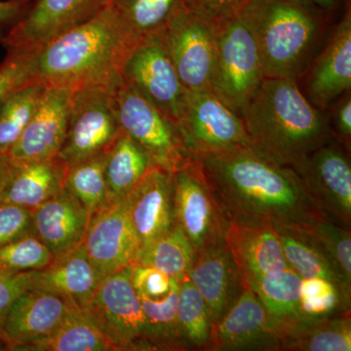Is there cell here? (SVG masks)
<instances>
[{
	"label": "cell",
	"mask_w": 351,
	"mask_h": 351,
	"mask_svg": "<svg viewBox=\"0 0 351 351\" xmlns=\"http://www.w3.org/2000/svg\"><path fill=\"white\" fill-rule=\"evenodd\" d=\"M196 159L232 223L276 228L330 219L311 199L292 167L271 160L250 145Z\"/></svg>",
	"instance_id": "obj_1"
},
{
	"label": "cell",
	"mask_w": 351,
	"mask_h": 351,
	"mask_svg": "<svg viewBox=\"0 0 351 351\" xmlns=\"http://www.w3.org/2000/svg\"><path fill=\"white\" fill-rule=\"evenodd\" d=\"M138 43L112 5L36 50L34 82L47 87L112 91Z\"/></svg>",
	"instance_id": "obj_2"
},
{
	"label": "cell",
	"mask_w": 351,
	"mask_h": 351,
	"mask_svg": "<svg viewBox=\"0 0 351 351\" xmlns=\"http://www.w3.org/2000/svg\"><path fill=\"white\" fill-rule=\"evenodd\" d=\"M240 117L250 147L289 167L334 138L327 113L292 78H265Z\"/></svg>",
	"instance_id": "obj_3"
},
{
	"label": "cell",
	"mask_w": 351,
	"mask_h": 351,
	"mask_svg": "<svg viewBox=\"0 0 351 351\" xmlns=\"http://www.w3.org/2000/svg\"><path fill=\"white\" fill-rule=\"evenodd\" d=\"M302 0H252L242 15L257 43L265 78L297 80L317 43L322 20Z\"/></svg>",
	"instance_id": "obj_4"
},
{
	"label": "cell",
	"mask_w": 351,
	"mask_h": 351,
	"mask_svg": "<svg viewBox=\"0 0 351 351\" xmlns=\"http://www.w3.org/2000/svg\"><path fill=\"white\" fill-rule=\"evenodd\" d=\"M265 78L255 36L242 13L217 24L212 91L240 114Z\"/></svg>",
	"instance_id": "obj_5"
},
{
	"label": "cell",
	"mask_w": 351,
	"mask_h": 351,
	"mask_svg": "<svg viewBox=\"0 0 351 351\" xmlns=\"http://www.w3.org/2000/svg\"><path fill=\"white\" fill-rule=\"evenodd\" d=\"M131 276L129 265L101 278L85 311L117 351L152 350L142 304Z\"/></svg>",
	"instance_id": "obj_6"
},
{
	"label": "cell",
	"mask_w": 351,
	"mask_h": 351,
	"mask_svg": "<svg viewBox=\"0 0 351 351\" xmlns=\"http://www.w3.org/2000/svg\"><path fill=\"white\" fill-rule=\"evenodd\" d=\"M176 125L186 156L193 158L250 145L239 113L212 90L189 93Z\"/></svg>",
	"instance_id": "obj_7"
},
{
	"label": "cell",
	"mask_w": 351,
	"mask_h": 351,
	"mask_svg": "<svg viewBox=\"0 0 351 351\" xmlns=\"http://www.w3.org/2000/svg\"><path fill=\"white\" fill-rule=\"evenodd\" d=\"M175 225L196 252L225 239L228 221L198 159L186 157L173 171Z\"/></svg>",
	"instance_id": "obj_8"
},
{
	"label": "cell",
	"mask_w": 351,
	"mask_h": 351,
	"mask_svg": "<svg viewBox=\"0 0 351 351\" xmlns=\"http://www.w3.org/2000/svg\"><path fill=\"white\" fill-rule=\"evenodd\" d=\"M121 133L110 91L100 88L75 90L66 138L58 156L66 165H75L110 151Z\"/></svg>",
	"instance_id": "obj_9"
},
{
	"label": "cell",
	"mask_w": 351,
	"mask_h": 351,
	"mask_svg": "<svg viewBox=\"0 0 351 351\" xmlns=\"http://www.w3.org/2000/svg\"><path fill=\"white\" fill-rule=\"evenodd\" d=\"M110 95L122 131L149 154L156 165L174 171L189 157L175 122L132 89L123 78Z\"/></svg>",
	"instance_id": "obj_10"
},
{
	"label": "cell",
	"mask_w": 351,
	"mask_h": 351,
	"mask_svg": "<svg viewBox=\"0 0 351 351\" xmlns=\"http://www.w3.org/2000/svg\"><path fill=\"white\" fill-rule=\"evenodd\" d=\"M123 82L166 117L177 123L188 99L171 61L163 36L138 43L127 58Z\"/></svg>",
	"instance_id": "obj_11"
},
{
	"label": "cell",
	"mask_w": 351,
	"mask_h": 351,
	"mask_svg": "<svg viewBox=\"0 0 351 351\" xmlns=\"http://www.w3.org/2000/svg\"><path fill=\"white\" fill-rule=\"evenodd\" d=\"M348 154L332 138L293 169L321 211L335 223L350 228L351 166Z\"/></svg>",
	"instance_id": "obj_12"
},
{
	"label": "cell",
	"mask_w": 351,
	"mask_h": 351,
	"mask_svg": "<svg viewBox=\"0 0 351 351\" xmlns=\"http://www.w3.org/2000/svg\"><path fill=\"white\" fill-rule=\"evenodd\" d=\"M217 24L188 10L163 34L171 61L189 93L212 90L216 58Z\"/></svg>",
	"instance_id": "obj_13"
},
{
	"label": "cell",
	"mask_w": 351,
	"mask_h": 351,
	"mask_svg": "<svg viewBox=\"0 0 351 351\" xmlns=\"http://www.w3.org/2000/svg\"><path fill=\"white\" fill-rule=\"evenodd\" d=\"M112 0H36L3 39L7 49L36 51L53 38L87 22Z\"/></svg>",
	"instance_id": "obj_14"
},
{
	"label": "cell",
	"mask_w": 351,
	"mask_h": 351,
	"mask_svg": "<svg viewBox=\"0 0 351 351\" xmlns=\"http://www.w3.org/2000/svg\"><path fill=\"white\" fill-rule=\"evenodd\" d=\"M83 244L101 278L134 263L140 245L126 198L113 201L90 217Z\"/></svg>",
	"instance_id": "obj_15"
},
{
	"label": "cell",
	"mask_w": 351,
	"mask_h": 351,
	"mask_svg": "<svg viewBox=\"0 0 351 351\" xmlns=\"http://www.w3.org/2000/svg\"><path fill=\"white\" fill-rule=\"evenodd\" d=\"M280 330L258 295L243 287L214 326L209 350H278Z\"/></svg>",
	"instance_id": "obj_16"
},
{
	"label": "cell",
	"mask_w": 351,
	"mask_h": 351,
	"mask_svg": "<svg viewBox=\"0 0 351 351\" xmlns=\"http://www.w3.org/2000/svg\"><path fill=\"white\" fill-rule=\"evenodd\" d=\"M73 302L61 295L39 290H25L5 314L0 337L7 350H25L43 341L62 322Z\"/></svg>",
	"instance_id": "obj_17"
},
{
	"label": "cell",
	"mask_w": 351,
	"mask_h": 351,
	"mask_svg": "<svg viewBox=\"0 0 351 351\" xmlns=\"http://www.w3.org/2000/svg\"><path fill=\"white\" fill-rule=\"evenodd\" d=\"M73 93L69 88L46 86L36 112L8 152L14 162L58 156L68 130Z\"/></svg>",
	"instance_id": "obj_18"
},
{
	"label": "cell",
	"mask_w": 351,
	"mask_h": 351,
	"mask_svg": "<svg viewBox=\"0 0 351 351\" xmlns=\"http://www.w3.org/2000/svg\"><path fill=\"white\" fill-rule=\"evenodd\" d=\"M27 290H39L61 295L86 311L101 281L83 242L55 256L43 269L23 272Z\"/></svg>",
	"instance_id": "obj_19"
},
{
	"label": "cell",
	"mask_w": 351,
	"mask_h": 351,
	"mask_svg": "<svg viewBox=\"0 0 351 351\" xmlns=\"http://www.w3.org/2000/svg\"><path fill=\"white\" fill-rule=\"evenodd\" d=\"M173 195V171L154 165L127 196L129 217L140 249L174 226Z\"/></svg>",
	"instance_id": "obj_20"
},
{
	"label": "cell",
	"mask_w": 351,
	"mask_h": 351,
	"mask_svg": "<svg viewBox=\"0 0 351 351\" xmlns=\"http://www.w3.org/2000/svg\"><path fill=\"white\" fill-rule=\"evenodd\" d=\"M188 277L206 302L214 326L243 289L225 239L196 252Z\"/></svg>",
	"instance_id": "obj_21"
},
{
	"label": "cell",
	"mask_w": 351,
	"mask_h": 351,
	"mask_svg": "<svg viewBox=\"0 0 351 351\" xmlns=\"http://www.w3.org/2000/svg\"><path fill=\"white\" fill-rule=\"evenodd\" d=\"M243 287L251 289L267 274L290 269L274 226L228 223L225 235Z\"/></svg>",
	"instance_id": "obj_22"
},
{
	"label": "cell",
	"mask_w": 351,
	"mask_h": 351,
	"mask_svg": "<svg viewBox=\"0 0 351 351\" xmlns=\"http://www.w3.org/2000/svg\"><path fill=\"white\" fill-rule=\"evenodd\" d=\"M350 88L351 14L348 10L314 62L304 95L313 106L325 112Z\"/></svg>",
	"instance_id": "obj_23"
},
{
	"label": "cell",
	"mask_w": 351,
	"mask_h": 351,
	"mask_svg": "<svg viewBox=\"0 0 351 351\" xmlns=\"http://www.w3.org/2000/svg\"><path fill=\"white\" fill-rule=\"evenodd\" d=\"M89 221L86 208L64 189L32 210V233L57 256L82 243Z\"/></svg>",
	"instance_id": "obj_24"
},
{
	"label": "cell",
	"mask_w": 351,
	"mask_h": 351,
	"mask_svg": "<svg viewBox=\"0 0 351 351\" xmlns=\"http://www.w3.org/2000/svg\"><path fill=\"white\" fill-rule=\"evenodd\" d=\"M68 168L59 156L29 162H14L12 177L3 202L36 209L64 191Z\"/></svg>",
	"instance_id": "obj_25"
},
{
	"label": "cell",
	"mask_w": 351,
	"mask_h": 351,
	"mask_svg": "<svg viewBox=\"0 0 351 351\" xmlns=\"http://www.w3.org/2000/svg\"><path fill=\"white\" fill-rule=\"evenodd\" d=\"M289 267L302 279L320 277L339 289L350 304L351 287L339 276L326 256L313 239L297 226L276 228Z\"/></svg>",
	"instance_id": "obj_26"
},
{
	"label": "cell",
	"mask_w": 351,
	"mask_h": 351,
	"mask_svg": "<svg viewBox=\"0 0 351 351\" xmlns=\"http://www.w3.org/2000/svg\"><path fill=\"white\" fill-rule=\"evenodd\" d=\"M278 350L350 351V311L301 321L283 335Z\"/></svg>",
	"instance_id": "obj_27"
},
{
	"label": "cell",
	"mask_w": 351,
	"mask_h": 351,
	"mask_svg": "<svg viewBox=\"0 0 351 351\" xmlns=\"http://www.w3.org/2000/svg\"><path fill=\"white\" fill-rule=\"evenodd\" d=\"M154 165L149 154L122 131L108 151L106 162V180L110 201L126 198Z\"/></svg>",
	"instance_id": "obj_28"
},
{
	"label": "cell",
	"mask_w": 351,
	"mask_h": 351,
	"mask_svg": "<svg viewBox=\"0 0 351 351\" xmlns=\"http://www.w3.org/2000/svg\"><path fill=\"white\" fill-rule=\"evenodd\" d=\"M25 351H117L86 311L73 306L49 336Z\"/></svg>",
	"instance_id": "obj_29"
},
{
	"label": "cell",
	"mask_w": 351,
	"mask_h": 351,
	"mask_svg": "<svg viewBox=\"0 0 351 351\" xmlns=\"http://www.w3.org/2000/svg\"><path fill=\"white\" fill-rule=\"evenodd\" d=\"M301 282V277L287 269L263 276L252 288L278 325L280 339L291 327L306 320L300 306Z\"/></svg>",
	"instance_id": "obj_30"
},
{
	"label": "cell",
	"mask_w": 351,
	"mask_h": 351,
	"mask_svg": "<svg viewBox=\"0 0 351 351\" xmlns=\"http://www.w3.org/2000/svg\"><path fill=\"white\" fill-rule=\"evenodd\" d=\"M117 11L138 43L163 36L184 10L186 0H112Z\"/></svg>",
	"instance_id": "obj_31"
},
{
	"label": "cell",
	"mask_w": 351,
	"mask_h": 351,
	"mask_svg": "<svg viewBox=\"0 0 351 351\" xmlns=\"http://www.w3.org/2000/svg\"><path fill=\"white\" fill-rule=\"evenodd\" d=\"M195 255V249L188 237L174 225L167 232L141 248L133 263L154 267L181 282L188 277Z\"/></svg>",
	"instance_id": "obj_32"
},
{
	"label": "cell",
	"mask_w": 351,
	"mask_h": 351,
	"mask_svg": "<svg viewBox=\"0 0 351 351\" xmlns=\"http://www.w3.org/2000/svg\"><path fill=\"white\" fill-rule=\"evenodd\" d=\"M177 319L186 350H210L214 324L206 302L189 277L180 282Z\"/></svg>",
	"instance_id": "obj_33"
},
{
	"label": "cell",
	"mask_w": 351,
	"mask_h": 351,
	"mask_svg": "<svg viewBox=\"0 0 351 351\" xmlns=\"http://www.w3.org/2000/svg\"><path fill=\"white\" fill-rule=\"evenodd\" d=\"M180 282L173 281L170 292L161 300L140 298L152 350H186L178 328Z\"/></svg>",
	"instance_id": "obj_34"
},
{
	"label": "cell",
	"mask_w": 351,
	"mask_h": 351,
	"mask_svg": "<svg viewBox=\"0 0 351 351\" xmlns=\"http://www.w3.org/2000/svg\"><path fill=\"white\" fill-rule=\"evenodd\" d=\"M108 152L69 166L66 173L64 189L82 203L90 217L112 203L106 180Z\"/></svg>",
	"instance_id": "obj_35"
},
{
	"label": "cell",
	"mask_w": 351,
	"mask_h": 351,
	"mask_svg": "<svg viewBox=\"0 0 351 351\" xmlns=\"http://www.w3.org/2000/svg\"><path fill=\"white\" fill-rule=\"evenodd\" d=\"M46 86L31 82L0 105V154H8L36 112Z\"/></svg>",
	"instance_id": "obj_36"
},
{
	"label": "cell",
	"mask_w": 351,
	"mask_h": 351,
	"mask_svg": "<svg viewBox=\"0 0 351 351\" xmlns=\"http://www.w3.org/2000/svg\"><path fill=\"white\" fill-rule=\"evenodd\" d=\"M297 228L313 240L339 276L351 287L350 228L328 219H313Z\"/></svg>",
	"instance_id": "obj_37"
},
{
	"label": "cell",
	"mask_w": 351,
	"mask_h": 351,
	"mask_svg": "<svg viewBox=\"0 0 351 351\" xmlns=\"http://www.w3.org/2000/svg\"><path fill=\"white\" fill-rule=\"evenodd\" d=\"M300 306L306 320L320 319L350 311V304L339 289L320 277L302 279Z\"/></svg>",
	"instance_id": "obj_38"
},
{
	"label": "cell",
	"mask_w": 351,
	"mask_h": 351,
	"mask_svg": "<svg viewBox=\"0 0 351 351\" xmlns=\"http://www.w3.org/2000/svg\"><path fill=\"white\" fill-rule=\"evenodd\" d=\"M55 256L34 234L0 246V272L18 274L43 269Z\"/></svg>",
	"instance_id": "obj_39"
},
{
	"label": "cell",
	"mask_w": 351,
	"mask_h": 351,
	"mask_svg": "<svg viewBox=\"0 0 351 351\" xmlns=\"http://www.w3.org/2000/svg\"><path fill=\"white\" fill-rule=\"evenodd\" d=\"M36 51L7 49L0 64V105L20 88L34 82Z\"/></svg>",
	"instance_id": "obj_40"
},
{
	"label": "cell",
	"mask_w": 351,
	"mask_h": 351,
	"mask_svg": "<svg viewBox=\"0 0 351 351\" xmlns=\"http://www.w3.org/2000/svg\"><path fill=\"white\" fill-rule=\"evenodd\" d=\"M32 213V210L20 205L5 202L0 204V246L34 234Z\"/></svg>",
	"instance_id": "obj_41"
},
{
	"label": "cell",
	"mask_w": 351,
	"mask_h": 351,
	"mask_svg": "<svg viewBox=\"0 0 351 351\" xmlns=\"http://www.w3.org/2000/svg\"><path fill=\"white\" fill-rule=\"evenodd\" d=\"M131 265L132 284L138 297L161 300L170 292L175 278L154 267L135 263H132Z\"/></svg>",
	"instance_id": "obj_42"
},
{
	"label": "cell",
	"mask_w": 351,
	"mask_h": 351,
	"mask_svg": "<svg viewBox=\"0 0 351 351\" xmlns=\"http://www.w3.org/2000/svg\"><path fill=\"white\" fill-rule=\"evenodd\" d=\"M252 0H186V10L202 19L219 24L239 15Z\"/></svg>",
	"instance_id": "obj_43"
},
{
	"label": "cell",
	"mask_w": 351,
	"mask_h": 351,
	"mask_svg": "<svg viewBox=\"0 0 351 351\" xmlns=\"http://www.w3.org/2000/svg\"><path fill=\"white\" fill-rule=\"evenodd\" d=\"M332 104H334L331 122L332 137L350 152L351 145L350 91L341 95Z\"/></svg>",
	"instance_id": "obj_44"
},
{
	"label": "cell",
	"mask_w": 351,
	"mask_h": 351,
	"mask_svg": "<svg viewBox=\"0 0 351 351\" xmlns=\"http://www.w3.org/2000/svg\"><path fill=\"white\" fill-rule=\"evenodd\" d=\"M25 290L27 288L23 272L18 274L0 272V331L9 307L12 304L14 300Z\"/></svg>",
	"instance_id": "obj_45"
},
{
	"label": "cell",
	"mask_w": 351,
	"mask_h": 351,
	"mask_svg": "<svg viewBox=\"0 0 351 351\" xmlns=\"http://www.w3.org/2000/svg\"><path fill=\"white\" fill-rule=\"evenodd\" d=\"M25 1L23 0H7L0 1V25L17 21L25 12Z\"/></svg>",
	"instance_id": "obj_46"
},
{
	"label": "cell",
	"mask_w": 351,
	"mask_h": 351,
	"mask_svg": "<svg viewBox=\"0 0 351 351\" xmlns=\"http://www.w3.org/2000/svg\"><path fill=\"white\" fill-rule=\"evenodd\" d=\"M14 170V162L8 154H0V204L3 202L4 195Z\"/></svg>",
	"instance_id": "obj_47"
},
{
	"label": "cell",
	"mask_w": 351,
	"mask_h": 351,
	"mask_svg": "<svg viewBox=\"0 0 351 351\" xmlns=\"http://www.w3.org/2000/svg\"><path fill=\"white\" fill-rule=\"evenodd\" d=\"M302 1L322 10H331L336 5L337 0H302Z\"/></svg>",
	"instance_id": "obj_48"
},
{
	"label": "cell",
	"mask_w": 351,
	"mask_h": 351,
	"mask_svg": "<svg viewBox=\"0 0 351 351\" xmlns=\"http://www.w3.org/2000/svg\"><path fill=\"white\" fill-rule=\"evenodd\" d=\"M4 36H5V34L3 32V27H2V25H0V44L3 43Z\"/></svg>",
	"instance_id": "obj_49"
},
{
	"label": "cell",
	"mask_w": 351,
	"mask_h": 351,
	"mask_svg": "<svg viewBox=\"0 0 351 351\" xmlns=\"http://www.w3.org/2000/svg\"><path fill=\"white\" fill-rule=\"evenodd\" d=\"M23 1H25V0H23Z\"/></svg>",
	"instance_id": "obj_50"
}]
</instances>
